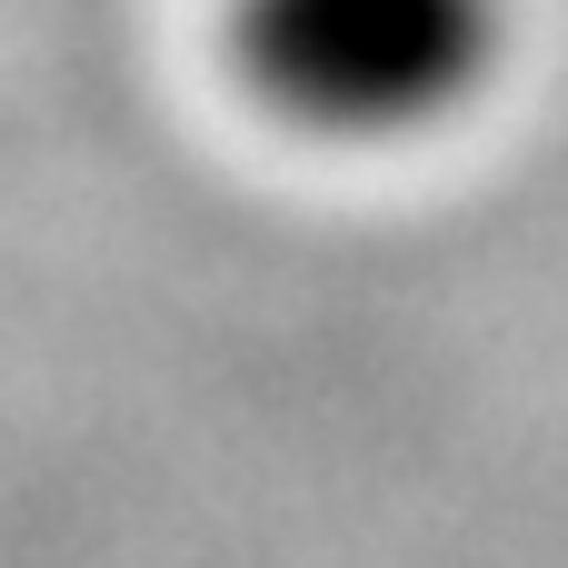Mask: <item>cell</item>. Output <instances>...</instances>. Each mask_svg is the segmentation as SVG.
<instances>
[{
    "mask_svg": "<svg viewBox=\"0 0 568 568\" xmlns=\"http://www.w3.org/2000/svg\"><path fill=\"white\" fill-rule=\"evenodd\" d=\"M509 0H230L220 50L250 110L329 150H409L509 70Z\"/></svg>",
    "mask_w": 568,
    "mask_h": 568,
    "instance_id": "cell-1",
    "label": "cell"
}]
</instances>
